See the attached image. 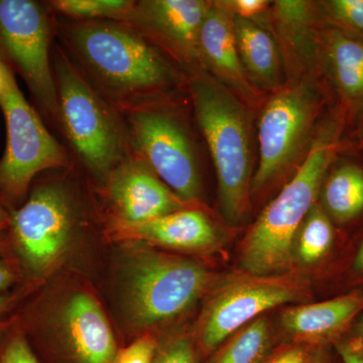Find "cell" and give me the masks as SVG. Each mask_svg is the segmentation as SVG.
Here are the masks:
<instances>
[{
    "label": "cell",
    "instance_id": "cell-1",
    "mask_svg": "<svg viewBox=\"0 0 363 363\" xmlns=\"http://www.w3.org/2000/svg\"><path fill=\"white\" fill-rule=\"evenodd\" d=\"M55 40L88 84L121 113L187 93V74L123 21L55 14Z\"/></svg>",
    "mask_w": 363,
    "mask_h": 363
},
{
    "label": "cell",
    "instance_id": "cell-2",
    "mask_svg": "<svg viewBox=\"0 0 363 363\" xmlns=\"http://www.w3.org/2000/svg\"><path fill=\"white\" fill-rule=\"evenodd\" d=\"M341 125V118L334 116L321 121L295 174L250 227L241 252V266L248 274L281 276L292 267L296 236L337 155Z\"/></svg>",
    "mask_w": 363,
    "mask_h": 363
},
{
    "label": "cell",
    "instance_id": "cell-3",
    "mask_svg": "<svg viewBox=\"0 0 363 363\" xmlns=\"http://www.w3.org/2000/svg\"><path fill=\"white\" fill-rule=\"evenodd\" d=\"M187 92L213 162L222 215L236 225L247 218L250 205L252 108L201 69L187 73Z\"/></svg>",
    "mask_w": 363,
    "mask_h": 363
},
{
    "label": "cell",
    "instance_id": "cell-4",
    "mask_svg": "<svg viewBox=\"0 0 363 363\" xmlns=\"http://www.w3.org/2000/svg\"><path fill=\"white\" fill-rule=\"evenodd\" d=\"M52 66L58 97V123L74 162L107 181L130 154L123 114L93 89L54 40Z\"/></svg>",
    "mask_w": 363,
    "mask_h": 363
},
{
    "label": "cell",
    "instance_id": "cell-5",
    "mask_svg": "<svg viewBox=\"0 0 363 363\" xmlns=\"http://www.w3.org/2000/svg\"><path fill=\"white\" fill-rule=\"evenodd\" d=\"M131 152L187 204L199 199L201 169L194 136L181 97L123 112Z\"/></svg>",
    "mask_w": 363,
    "mask_h": 363
},
{
    "label": "cell",
    "instance_id": "cell-6",
    "mask_svg": "<svg viewBox=\"0 0 363 363\" xmlns=\"http://www.w3.org/2000/svg\"><path fill=\"white\" fill-rule=\"evenodd\" d=\"M323 89L316 77L286 82L260 107L259 162L252 191L259 192L300 164L311 147L323 112Z\"/></svg>",
    "mask_w": 363,
    "mask_h": 363
},
{
    "label": "cell",
    "instance_id": "cell-7",
    "mask_svg": "<svg viewBox=\"0 0 363 363\" xmlns=\"http://www.w3.org/2000/svg\"><path fill=\"white\" fill-rule=\"evenodd\" d=\"M0 73V107L6 126V147L0 160V190L21 197L39 174L67 168L74 160L45 128L18 87L13 72L1 60Z\"/></svg>",
    "mask_w": 363,
    "mask_h": 363
},
{
    "label": "cell",
    "instance_id": "cell-8",
    "mask_svg": "<svg viewBox=\"0 0 363 363\" xmlns=\"http://www.w3.org/2000/svg\"><path fill=\"white\" fill-rule=\"evenodd\" d=\"M54 40L55 13L48 1L0 0V60L20 74L42 113L57 126Z\"/></svg>",
    "mask_w": 363,
    "mask_h": 363
},
{
    "label": "cell",
    "instance_id": "cell-9",
    "mask_svg": "<svg viewBox=\"0 0 363 363\" xmlns=\"http://www.w3.org/2000/svg\"><path fill=\"white\" fill-rule=\"evenodd\" d=\"M206 269L190 260L145 253L130 277V309L136 323L155 325L187 311L209 285Z\"/></svg>",
    "mask_w": 363,
    "mask_h": 363
},
{
    "label": "cell",
    "instance_id": "cell-10",
    "mask_svg": "<svg viewBox=\"0 0 363 363\" xmlns=\"http://www.w3.org/2000/svg\"><path fill=\"white\" fill-rule=\"evenodd\" d=\"M304 295L303 284L290 277L245 274L231 279L210 303L203 322V345L208 350H214L262 313L298 302Z\"/></svg>",
    "mask_w": 363,
    "mask_h": 363
},
{
    "label": "cell",
    "instance_id": "cell-11",
    "mask_svg": "<svg viewBox=\"0 0 363 363\" xmlns=\"http://www.w3.org/2000/svg\"><path fill=\"white\" fill-rule=\"evenodd\" d=\"M11 224L30 267L48 269L61 257L75 228L74 196L63 182L43 184L14 212Z\"/></svg>",
    "mask_w": 363,
    "mask_h": 363
},
{
    "label": "cell",
    "instance_id": "cell-12",
    "mask_svg": "<svg viewBox=\"0 0 363 363\" xmlns=\"http://www.w3.org/2000/svg\"><path fill=\"white\" fill-rule=\"evenodd\" d=\"M209 2L135 0L123 23L138 30L187 74L201 69L199 35Z\"/></svg>",
    "mask_w": 363,
    "mask_h": 363
},
{
    "label": "cell",
    "instance_id": "cell-13",
    "mask_svg": "<svg viewBox=\"0 0 363 363\" xmlns=\"http://www.w3.org/2000/svg\"><path fill=\"white\" fill-rule=\"evenodd\" d=\"M116 224L133 225L186 209L171 190L133 152L105 182Z\"/></svg>",
    "mask_w": 363,
    "mask_h": 363
},
{
    "label": "cell",
    "instance_id": "cell-14",
    "mask_svg": "<svg viewBox=\"0 0 363 363\" xmlns=\"http://www.w3.org/2000/svg\"><path fill=\"white\" fill-rule=\"evenodd\" d=\"M323 23L317 2L278 0L272 2L259 25L267 28L278 43L286 82L317 77L318 30Z\"/></svg>",
    "mask_w": 363,
    "mask_h": 363
},
{
    "label": "cell",
    "instance_id": "cell-15",
    "mask_svg": "<svg viewBox=\"0 0 363 363\" xmlns=\"http://www.w3.org/2000/svg\"><path fill=\"white\" fill-rule=\"evenodd\" d=\"M201 70L225 86L250 107L262 105L264 95L248 80L238 52L233 20L216 2L210 1L199 35Z\"/></svg>",
    "mask_w": 363,
    "mask_h": 363
},
{
    "label": "cell",
    "instance_id": "cell-16",
    "mask_svg": "<svg viewBox=\"0 0 363 363\" xmlns=\"http://www.w3.org/2000/svg\"><path fill=\"white\" fill-rule=\"evenodd\" d=\"M319 69L337 95L343 113L357 117L363 109V44L335 26L318 30Z\"/></svg>",
    "mask_w": 363,
    "mask_h": 363
},
{
    "label": "cell",
    "instance_id": "cell-17",
    "mask_svg": "<svg viewBox=\"0 0 363 363\" xmlns=\"http://www.w3.org/2000/svg\"><path fill=\"white\" fill-rule=\"evenodd\" d=\"M125 238L183 250H207L218 245L220 234L207 215L197 209L179 210L133 225L114 224Z\"/></svg>",
    "mask_w": 363,
    "mask_h": 363
},
{
    "label": "cell",
    "instance_id": "cell-18",
    "mask_svg": "<svg viewBox=\"0 0 363 363\" xmlns=\"http://www.w3.org/2000/svg\"><path fill=\"white\" fill-rule=\"evenodd\" d=\"M243 69L253 87L272 94L286 83L285 64L276 39L257 21L231 18Z\"/></svg>",
    "mask_w": 363,
    "mask_h": 363
},
{
    "label": "cell",
    "instance_id": "cell-19",
    "mask_svg": "<svg viewBox=\"0 0 363 363\" xmlns=\"http://www.w3.org/2000/svg\"><path fill=\"white\" fill-rule=\"evenodd\" d=\"M65 323L80 363H112L116 345L108 322L96 301L78 294L67 305Z\"/></svg>",
    "mask_w": 363,
    "mask_h": 363
},
{
    "label": "cell",
    "instance_id": "cell-20",
    "mask_svg": "<svg viewBox=\"0 0 363 363\" xmlns=\"http://www.w3.org/2000/svg\"><path fill=\"white\" fill-rule=\"evenodd\" d=\"M362 309L363 294L354 292L289 308L281 315V325L298 340L317 342L338 335Z\"/></svg>",
    "mask_w": 363,
    "mask_h": 363
},
{
    "label": "cell",
    "instance_id": "cell-21",
    "mask_svg": "<svg viewBox=\"0 0 363 363\" xmlns=\"http://www.w3.org/2000/svg\"><path fill=\"white\" fill-rule=\"evenodd\" d=\"M322 208L338 223L357 218L363 212V168L345 162L332 171L322 185Z\"/></svg>",
    "mask_w": 363,
    "mask_h": 363
},
{
    "label": "cell",
    "instance_id": "cell-22",
    "mask_svg": "<svg viewBox=\"0 0 363 363\" xmlns=\"http://www.w3.org/2000/svg\"><path fill=\"white\" fill-rule=\"evenodd\" d=\"M334 240L330 217L319 204L310 210L296 236L294 257L304 266H312L329 252Z\"/></svg>",
    "mask_w": 363,
    "mask_h": 363
},
{
    "label": "cell",
    "instance_id": "cell-23",
    "mask_svg": "<svg viewBox=\"0 0 363 363\" xmlns=\"http://www.w3.org/2000/svg\"><path fill=\"white\" fill-rule=\"evenodd\" d=\"M271 345V330L264 318L247 324L221 350L214 363H260Z\"/></svg>",
    "mask_w": 363,
    "mask_h": 363
},
{
    "label": "cell",
    "instance_id": "cell-24",
    "mask_svg": "<svg viewBox=\"0 0 363 363\" xmlns=\"http://www.w3.org/2000/svg\"><path fill=\"white\" fill-rule=\"evenodd\" d=\"M135 0H52L57 16L80 21H124Z\"/></svg>",
    "mask_w": 363,
    "mask_h": 363
},
{
    "label": "cell",
    "instance_id": "cell-25",
    "mask_svg": "<svg viewBox=\"0 0 363 363\" xmlns=\"http://www.w3.org/2000/svg\"><path fill=\"white\" fill-rule=\"evenodd\" d=\"M317 4L325 23L363 44V0H323Z\"/></svg>",
    "mask_w": 363,
    "mask_h": 363
},
{
    "label": "cell",
    "instance_id": "cell-26",
    "mask_svg": "<svg viewBox=\"0 0 363 363\" xmlns=\"http://www.w3.org/2000/svg\"><path fill=\"white\" fill-rule=\"evenodd\" d=\"M215 2L231 18L257 23L262 20L272 4L267 0H217Z\"/></svg>",
    "mask_w": 363,
    "mask_h": 363
},
{
    "label": "cell",
    "instance_id": "cell-27",
    "mask_svg": "<svg viewBox=\"0 0 363 363\" xmlns=\"http://www.w3.org/2000/svg\"><path fill=\"white\" fill-rule=\"evenodd\" d=\"M155 352L154 339L143 337L121 351L112 363H154Z\"/></svg>",
    "mask_w": 363,
    "mask_h": 363
},
{
    "label": "cell",
    "instance_id": "cell-28",
    "mask_svg": "<svg viewBox=\"0 0 363 363\" xmlns=\"http://www.w3.org/2000/svg\"><path fill=\"white\" fill-rule=\"evenodd\" d=\"M154 363H195L194 351L187 339H178L167 346Z\"/></svg>",
    "mask_w": 363,
    "mask_h": 363
},
{
    "label": "cell",
    "instance_id": "cell-29",
    "mask_svg": "<svg viewBox=\"0 0 363 363\" xmlns=\"http://www.w3.org/2000/svg\"><path fill=\"white\" fill-rule=\"evenodd\" d=\"M2 363H40L23 338L13 339L4 350Z\"/></svg>",
    "mask_w": 363,
    "mask_h": 363
},
{
    "label": "cell",
    "instance_id": "cell-30",
    "mask_svg": "<svg viewBox=\"0 0 363 363\" xmlns=\"http://www.w3.org/2000/svg\"><path fill=\"white\" fill-rule=\"evenodd\" d=\"M335 347L342 363H363V340L357 336L337 341Z\"/></svg>",
    "mask_w": 363,
    "mask_h": 363
},
{
    "label": "cell",
    "instance_id": "cell-31",
    "mask_svg": "<svg viewBox=\"0 0 363 363\" xmlns=\"http://www.w3.org/2000/svg\"><path fill=\"white\" fill-rule=\"evenodd\" d=\"M267 363H308V352L302 346L281 351Z\"/></svg>",
    "mask_w": 363,
    "mask_h": 363
},
{
    "label": "cell",
    "instance_id": "cell-32",
    "mask_svg": "<svg viewBox=\"0 0 363 363\" xmlns=\"http://www.w3.org/2000/svg\"><path fill=\"white\" fill-rule=\"evenodd\" d=\"M13 281V276L11 269L0 259V291L4 290L7 286H11Z\"/></svg>",
    "mask_w": 363,
    "mask_h": 363
},
{
    "label": "cell",
    "instance_id": "cell-33",
    "mask_svg": "<svg viewBox=\"0 0 363 363\" xmlns=\"http://www.w3.org/2000/svg\"><path fill=\"white\" fill-rule=\"evenodd\" d=\"M353 267H354L357 272H363V243L362 247L359 248L357 253L354 262H353Z\"/></svg>",
    "mask_w": 363,
    "mask_h": 363
},
{
    "label": "cell",
    "instance_id": "cell-34",
    "mask_svg": "<svg viewBox=\"0 0 363 363\" xmlns=\"http://www.w3.org/2000/svg\"><path fill=\"white\" fill-rule=\"evenodd\" d=\"M357 117V136L363 149V109Z\"/></svg>",
    "mask_w": 363,
    "mask_h": 363
},
{
    "label": "cell",
    "instance_id": "cell-35",
    "mask_svg": "<svg viewBox=\"0 0 363 363\" xmlns=\"http://www.w3.org/2000/svg\"><path fill=\"white\" fill-rule=\"evenodd\" d=\"M308 363H328V362H327V358L324 355L319 354L311 358Z\"/></svg>",
    "mask_w": 363,
    "mask_h": 363
},
{
    "label": "cell",
    "instance_id": "cell-36",
    "mask_svg": "<svg viewBox=\"0 0 363 363\" xmlns=\"http://www.w3.org/2000/svg\"><path fill=\"white\" fill-rule=\"evenodd\" d=\"M357 336L363 340V314L357 324Z\"/></svg>",
    "mask_w": 363,
    "mask_h": 363
},
{
    "label": "cell",
    "instance_id": "cell-37",
    "mask_svg": "<svg viewBox=\"0 0 363 363\" xmlns=\"http://www.w3.org/2000/svg\"><path fill=\"white\" fill-rule=\"evenodd\" d=\"M4 223H6V214H4V212L2 211L1 208H0V228L4 225Z\"/></svg>",
    "mask_w": 363,
    "mask_h": 363
},
{
    "label": "cell",
    "instance_id": "cell-38",
    "mask_svg": "<svg viewBox=\"0 0 363 363\" xmlns=\"http://www.w3.org/2000/svg\"><path fill=\"white\" fill-rule=\"evenodd\" d=\"M6 298L0 297V309L6 304Z\"/></svg>",
    "mask_w": 363,
    "mask_h": 363
},
{
    "label": "cell",
    "instance_id": "cell-39",
    "mask_svg": "<svg viewBox=\"0 0 363 363\" xmlns=\"http://www.w3.org/2000/svg\"><path fill=\"white\" fill-rule=\"evenodd\" d=\"M0 85H1V73H0Z\"/></svg>",
    "mask_w": 363,
    "mask_h": 363
}]
</instances>
